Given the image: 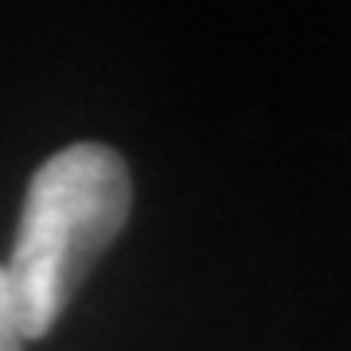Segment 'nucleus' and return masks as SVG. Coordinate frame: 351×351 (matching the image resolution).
Listing matches in <instances>:
<instances>
[{"instance_id":"f257e3e1","label":"nucleus","mask_w":351,"mask_h":351,"mask_svg":"<svg viewBox=\"0 0 351 351\" xmlns=\"http://www.w3.org/2000/svg\"><path fill=\"white\" fill-rule=\"evenodd\" d=\"M129 203V168L106 145L78 141L39 164L27 184L12 258L4 265L27 339L55 328L90 265L121 234Z\"/></svg>"},{"instance_id":"f03ea898","label":"nucleus","mask_w":351,"mask_h":351,"mask_svg":"<svg viewBox=\"0 0 351 351\" xmlns=\"http://www.w3.org/2000/svg\"><path fill=\"white\" fill-rule=\"evenodd\" d=\"M24 343H27V336H24V328H20V316H16L8 274L0 265V351H24Z\"/></svg>"}]
</instances>
